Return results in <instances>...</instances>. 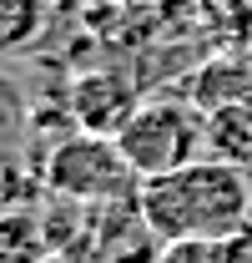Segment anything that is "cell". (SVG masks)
Returning a JSON list of instances; mask_svg holds the SVG:
<instances>
[{
	"label": "cell",
	"instance_id": "10",
	"mask_svg": "<svg viewBox=\"0 0 252 263\" xmlns=\"http://www.w3.org/2000/svg\"><path fill=\"white\" fill-rule=\"evenodd\" d=\"M40 263H81V258H71V253H46Z\"/></svg>",
	"mask_w": 252,
	"mask_h": 263
},
{
	"label": "cell",
	"instance_id": "3",
	"mask_svg": "<svg viewBox=\"0 0 252 263\" xmlns=\"http://www.w3.org/2000/svg\"><path fill=\"white\" fill-rule=\"evenodd\" d=\"M46 187L76 202H126L136 197L141 177L126 167L116 137H96V132H76L71 142H61L51 157H46Z\"/></svg>",
	"mask_w": 252,
	"mask_h": 263
},
{
	"label": "cell",
	"instance_id": "8",
	"mask_svg": "<svg viewBox=\"0 0 252 263\" xmlns=\"http://www.w3.org/2000/svg\"><path fill=\"white\" fill-rule=\"evenodd\" d=\"M212 258H217V263H252V223L212 238Z\"/></svg>",
	"mask_w": 252,
	"mask_h": 263
},
{
	"label": "cell",
	"instance_id": "4",
	"mask_svg": "<svg viewBox=\"0 0 252 263\" xmlns=\"http://www.w3.org/2000/svg\"><path fill=\"white\" fill-rule=\"evenodd\" d=\"M136 106H141L136 91L126 86L121 76H111V71L81 76V81L71 86V117H76L81 132H96V137H116Z\"/></svg>",
	"mask_w": 252,
	"mask_h": 263
},
{
	"label": "cell",
	"instance_id": "6",
	"mask_svg": "<svg viewBox=\"0 0 252 263\" xmlns=\"http://www.w3.org/2000/svg\"><path fill=\"white\" fill-rule=\"evenodd\" d=\"M51 253V238L40 213H0V263H40Z\"/></svg>",
	"mask_w": 252,
	"mask_h": 263
},
{
	"label": "cell",
	"instance_id": "2",
	"mask_svg": "<svg viewBox=\"0 0 252 263\" xmlns=\"http://www.w3.org/2000/svg\"><path fill=\"white\" fill-rule=\"evenodd\" d=\"M126 167L146 182V177H166L182 172L187 162L207 157V111L197 101H177V97H152L141 101L126 127L116 132Z\"/></svg>",
	"mask_w": 252,
	"mask_h": 263
},
{
	"label": "cell",
	"instance_id": "1",
	"mask_svg": "<svg viewBox=\"0 0 252 263\" xmlns=\"http://www.w3.org/2000/svg\"><path fill=\"white\" fill-rule=\"evenodd\" d=\"M136 208L157 243L222 238V233L252 223V182L247 167L222 162V157H197L182 172L146 177L136 187Z\"/></svg>",
	"mask_w": 252,
	"mask_h": 263
},
{
	"label": "cell",
	"instance_id": "9",
	"mask_svg": "<svg viewBox=\"0 0 252 263\" xmlns=\"http://www.w3.org/2000/svg\"><path fill=\"white\" fill-rule=\"evenodd\" d=\"M157 263H217L212 258V238H177V243H161Z\"/></svg>",
	"mask_w": 252,
	"mask_h": 263
},
{
	"label": "cell",
	"instance_id": "7",
	"mask_svg": "<svg viewBox=\"0 0 252 263\" xmlns=\"http://www.w3.org/2000/svg\"><path fill=\"white\" fill-rule=\"evenodd\" d=\"M40 26V0H0V51L26 46Z\"/></svg>",
	"mask_w": 252,
	"mask_h": 263
},
{
	"label": "cell",
	"instance_id": "5",
	"mask_svg": "<svg viewBox=\"0 0 252 263\" xmlns=\"http://www.w3.org/2000/svg\"><path fill=\"white\" fill-rule=\"evenodd\" d=\"M207 157L222 162H252V101H227L207 111Z\"/></svg>",
	"mask_w": 252,
	"mask_h": 263
}]
</instances>
